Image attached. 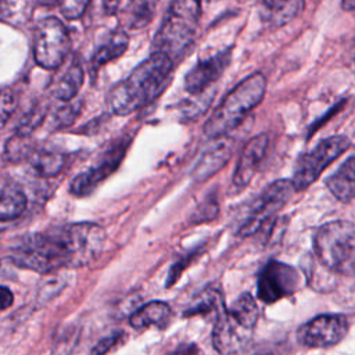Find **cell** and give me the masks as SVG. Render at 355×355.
Masks as SVG:
<instances>
[{
  "instance_id": "obj_1",
  "label": "cell",
  "mask_w": 355,
  "mask_h": 355,
  "mask_svg": "<svg viewBox=\"0 0 355 355\" xmlns=\"http://www.w3.org/2000/svg\"><path fill=\"white\" fill-rule=\"evenodd\" d=\"M104 241L101 226L90 222L71 223L22 237L10 251V259L17 266L37 273L79 268L100 257Z\"/></svg>"
},
{
  "instance_id": "obj_2",
  "label": "cell",
  "mask_w": 355,
  "mask_h": 355,
  "mask_svg": "<svg viewBox=\"0 0 355 355\" xmlns=\"http://www.w3.org/2000/svg\"><path fill=\"white\" fill-rule=\"evenodd\" d=\"M175 61L153 51L107 94V107L114 115H129L154 101L168 86Z\"/></svg>"
},
{
  "instance_id": "obj_3",
  "label": "cell",
  "mask_w": 355,
  "mask_h": 355,
  "mask_svg": "<svg viewBox=\"0 0 355 355\" xmlns=\"http://www.w3.org/2000/svg\"><path fill=\"white\" fill-rule=\"evenodd\" d=\"M266 92V79L262 72H254L237 83L212 111L204 123V135L218 139L234 130L244 118L259 105Z\"/></svg>"
},
{
  "instance_id": "obj_4",
  "label": "cell",
  "mask_w": 355,
  "mask_h": 355,
  "mask_svg": "<svg viewBox=\"0 0 355 355\" xmlns=\"http://www.w3.org/2000/svg\"><path fill=\"white\" fill-rule=\"evenodd\" d=\"M201 15L200 0H172L154 36V51L180 60L193 44Z\"/></svg>"
},
{
  "instance_id": "obj_5",
  "label": "cell",
  "mask_w": 355,
  "mask_h": 355,
  "mask_svg": "<svg viewBox=\"0 0 355 355\" xmlns=\"http://www.w3.org/2000/svg\"><path fill=\"white\" fill-rule=\"evenodd\" d=\"M258 320V306L250 294L240 295L216 319L212 331L215 349L222 355L240 352L251 338Z\"/></svg>"
},
{
  "instance_id": "obj_6",
  "label": "cell",
  "mask_w": 355,
  "mask_h": 355,
  "mask_svg": "<svg viewBox=\"0 0 355 355\" xmlns=\"http://www.w3.org/2000/svg\"><path fill=\"white\" fill-rule=\"evenodd\" d=\"M313 251L326 269L355 276V225L347 220L322 225L313 237Z\"/></svg>"
},
{
  "instance_id": "obj_7",
  "label": "cell",
  "mask_w": 355,
  "mask_h": 355,
  "mask_svg": "<svg viewBox=\"0 0 355 355\" xmlns=\"http://www.w3.org/2000/svg\"><path fill=\"white\" fill-rule=\"evenodd\" d=\"M69 51V36L57 17L40 19L33 29L32 54L35 62L49 71L60 68Z\"/></svg>"
},
{
  "instance_id": "obj_8",
  "label": "cell",
  "mask_w": 355,
  "mask_h": 355,
  "mask_svg": "<svg viewBox=\"0 0 355 355\" xmlns=\"http://www.w3.org/2000/svg\"><path fill=\"white\" fill-rule=\"evenodd\" d=\"M349 144L351 141L348 137L337 135L323 139L311 151L304 153L297 159L291 179L295 191L308 189L322 172L349 147Z\"/></svg>"
},
{
  "instance_id": "obj_9",
  "label": "cell",
  "mask_w": 355,
  "mask_h": 355,
  "mask_svg": "<svg viewBox=\"0 0 355 355\" xmlns=\"http://www.w3.org/2000/svg\"><path fill=\"white\" fill-rule=\"evenodd\" d=\"M294 191V184L288 179H279L270 183L250 208L245 220L239 229V234L247 237L262 229L284 207Z\"/></svg>"
},
{
  "instance_id": "obj_10",
  "label": "cell",
  "mask_w": 355,
  "mask_h": 355,
  "mask_svg": "<svg viewBox=\"0 0 355 355\" xmlns=\"http://www.w3.org/2000/svg\"><path fill=\"white\" fill-rule=\"evenodd\" d=\"M129 139L121 137L101 155L100 161L87 171L76 175L69 186V191L76 197H85L92 194L97 186L107 179L121 164L125 151L129 146Z\"/></svg>"
},
{
  "instance_id": "obj_11",
  "label": "cell",
  "mask_w": 355,
  "mask_h": 355,
  "mask_svg": "<svg viewBox=\"0 0 355 355\" xmlns=\"http://www.w3.org/2000/svg\"><path fill=\"white\" fill-rule=\"evenodd\" d=\"M300 286V273L290 265L270 261L258 279V298L266 304L291 295Z\"/></svg>"
},
{
  "instance_id": "obj_12",
  "label": "cell",
  "mask_w": 355,
  "mask_h": 355,
  "mask_svg": "<svg viewBox=\"0 0 355 355\" xmlns=\"http://www.w3.org/2000/svg\"><path fill=\"white\" fill-rule=\"evenodd\" d=\"M348 331V320L343 315H319L298 329L300 344L309 348H326L337 344Z\"/></svg>"
},
{
  "instance_id": "obj_13",
  "label": "cell",
  "mask_w": 355,
  "mask_h": 355,
  "mask_svg": "<svg viewBox=\"0 0 355 355\" xmlns=\"http://www.w3.org/2000/svg\"><path fill=\"white\" fill-rule=\"evenodd\" d=\"M232 58L229 49L222 50L205 60H200L184 76V89L193 96L201 94L209 85L216 82Z\"/></svg>"
},
{
  "instance_id": "obj_14",
  "label": "cell",
  "mask_w": 355,
  "mask_h": 355,
  "mask_svg": "<svg viewBox=\"0 0 355 355\" xmlns=\"http://www.w3.org/2000/svg\"><path fill=\"white\" fill-rule=\"evenodd\" d=\"M266 148H268V136L263 133L257 135L255 137L247 141L237 161V165L232 178V189H234L236 191H240L248 186V183L255 176L258 168L262 164Z\"/></svg>"
},
{
  "instance_id": "obj_15",
  "label": "cell",
  "mask_w": 355,
  "mask_h": 355,
  "mask_svg": "<svg viewBox=\"0 0 355 355\" xmlns=\"http://www.w3.org/2000/svg\"><path fill=\"white\" fill-rule=\"evenodd\" d=\"M229 135L214 139L215 141L212 146L202 153L191 171V178L196 182H204L209 179L227 164L234 151V137L232 139Z\"/></svg>"
},
{
  "instance_id": "obj_16",
  "label": "cell",
  "mask_w": 355,
  "mask_h": 355,
  "mask_svg": "<svg viewBox=\"0 0 355 355\" xmlns=\"http://www.w3.org/2000/svg\"><path fill=\"white\" fill-rule=\"evenodd\" d=\"M85 80V72L76 60L72 61L65 72L54 82L51 87V94L60 101H71L80 90Z\"/></svg>"
},
{
  "instance_id": "obj_17",
  "label": "cell",
  "mask_w": 355,
  "mask_h": 355,
  "mask_svg": "<svg viewBox=\"0 0 355 355\" xmlns=\"http://www.w3.org/2000/svg\"><path fill=\"white\" fill-rule=\"evenodd\" d=\"M129 46V36L123 29H115L110 32L103 42L97 46L93 54V64L96 67H101L104 64H108L118 57H121Z\"/></svg>"
},
{
  "instance_id": "obj_18",
  "label": "cell",
  "mask_w": 355,
  "mask_h": 355,
  "mask_svg": "<svg viewBox=\"0 0 355 355\" xmlns=\"http://www.w3.org/2000/svg\"><path fill=\"white\" fill-rule=\"evenodd\" d=\"M171 316V308L164 301H151L139 308L129 319L135 329H147L151 326H165Z\"/></svg>"
},
{
  "instance_id": "obj_19",
  "label": "cell",
  "mask_w": 355,
  "mask_h": 355,
  "mask_svg": "<svg viewBox=\"0 0 355 355\" xmlns=\"http://www.w3.org/2000/svg\"><path fill=\"white\" fill-rule=\"evenodd\" d=\"M157 0H129L118 11L121 22L133 29L146 26L154 14Z\"/></svg>"
},
{
  "instance_id": "obj_20",
  "label": "cell",
  "mask_w": 355,
  "mask_h": 355,
  "mask_svg": "<svg viewBox=\"0 0 355 355\" xmlns=\"http://www.w3.org/2000/svg\"><path fill=\"white\" fill-rule=\"evenodd\" d=\"M28 204L26 196L19 186L7 182L1 186V200H0V218L3 222L11 220L22 215Z\"/></svg>"
},
{
  "instance_id": "obj_21",
  "label": "cell",
  "mask_w": 355,
  "mask_h": 355,
  "mask_svg": "<svg viewBox=\"0 0 355 355\" xmlns=\"http://www.w3.org/2000/svg\"><path fill=\"white\" fill-rule=\"evenodd\" d=\"M28 159L32 169L44 178L55 176L65 164L62 154L49 150H33Z\"/></svg>"
},
{
  "instance_id": "obj_22",
  "label": "cell",
  "mask_w": 355,
  "mask_h": 355,
  "mask_svg": "<svg viewBox=\"0 0 355 355\" xmlns=\"http://www.w3.org/2000/svg\"><path fill=\"white\" fill-rule=\"evenodd\" d=\"M262 3L277 25L294 18L302 6V0H262Z\"/></svg>"
},
{
  "instance_id": "obj_23",
  "label": "cell",
  "mask_w": 355,
  "mask_h": 355,
  "mask_svg": "<svg viewBox=\"0 0 355 355\" xmlns=\"http://www.w3.org/2000/svg\"><path fill=\"white\" fill-rule=\"evenodd\" d=\"M226 308L223 306V301H222V295L219 294V291L216 290H208L200 301H197V304L187 309V312L184 313L186 316H191L196 313H214L215 319L225 311Z\"/></svg>"
},
{
  "instance_id": "obj_24",
  "label": "cell",
  "mask_w": 355,
  "mask_h": 355,
  "mask_svg": "<svg viewBox=\"0 0 355 355\" xmlns=\"http://www.w3.org/2000/svg\"><path fill=\"white\" fill-rule=\"evenodd\" d=\"M326 186L331 191V194L340 201L347 202L355 198V183L343 178L337 172L327 178Z\"/></svg>"
},
{
  "instance_id": "obj_25",
  "label": "cell",
  "mask_w": 355,
  "mask_h": 355,
  "mask_svg": "<svg viewBox=\"0 0 355 355\" xmlns=\"http://www.w3.org/2000/svg\"><path fill=\"white\" fill-rule=\"evenodd\" d=\"M25 140V136L21 135H18V137L10 139L4 147V157L12 162H17L22 158H29L33 150H28L29 147L26 146Z\"/></svg>"
},
{
  "instance_id": "obj_26",
  "label": "cell",
  "mask_w": 355,
  "mask_h": 355,
  "mask_svg": "<svg viewBox=\"0 0 355 355\" xmlns=\"http://www.w3.org/2000/svg\"><path fill=\"white\" fill-rule=\"evenodd\" d=\"M44 115H46V111H43L40 105L33 107L29 112L25 114V116L21 119L19 125L17 126L18 135L28 136L32 132V129H36V126L42 122Z\"/></svg>"
},
{
  "instance_id": "obj_27",
  "label": "cell",
  "mask_w": 355,
  "mask_h": 355,
  "mask_svg": "<svg viewBox=\"0 0 355 355\" xmlns=\"http://www.w3.org/2000/svg\"><path fill=\"white\" fill-rule=\"evenodd\" d=\"M89 3L90 0H60L58 7L65 18L78 19L85 14Z\"/></svg>"
},
{
  "instance_id": "obj_28",
  "label": "cell",
  "mask_w": 355,
  "mask_h": 355,
  "mask_svg": "<svg viewBox=\"0 0 355 355\" xmlns=\"http://www.w3.org/2000/svg\"><path fill=\"white\" fill-rule=\"evenodd\" d=\"M17 103H18L17 94L11 89H3V92H1V107H0L1 123L3 125H6L8 116L14 112V110L17 107Z\"/></svg>"
},
{
  "instance_id": "obj_29",
  "label": "cell",
  "mask_w": 355,
  "mask_h": 355,
  "mask_svg": "<svg viewBox=\"0 0 355 355\" xmlns=\"http://www.w3.org/2000/svg\"><path fill=\"white\" fill-rule=\"evenodd\" d=\"M78 104H67V107L64 108H60L58 112H57V121L61 123V125H69L73 122L75 116L78 115Z\"/></svg>"
},
{
  "instance_id": "obj_30",
  "label": "cell",
  "mask_w": 355,
  "mask_h": 355,
  "mask_svg": "<svg viewBox=\"0 0 355 355\" xmlns=\"http://www.w3.org/2000/svg\"><path fill=\"white\" fill-rule=\"evenodd\" d=\"M121 336L115 334V336H110L104 340H101L100 343H97V345L92 349L90 355H104L107 351H110L118 341H119Z\"/></svg>"
},
{
  "instance_id": "obj_31",
  "label": "cell",
  "mask_w": 355,
  "mask_h": 355,
  "mask_svg": "<svg viewBox=\"0 0 355 355\" xmlns=\"http://www.w3.org/2000/svg\"><path fill=\"white\" fill-rule=\"evenodd\" d=\"M337 173L355 183V154L344 161V164L338 168Z\"/></svg>"
},
{
  "instance_id": "obj_32",
  "label": "cell",
  "mask_w": 355,
  "mask_h": 355,
  "mask_svg": "<svg viewBox=\"0 0 355 355\" xmlns=\"http://www.w3.org/2000/svg\"><path fill=\"white\" fill-rule=\"evenodd\" d=\"M0 300H1V309L6 311L12 304V293L8 290V287L3 286L0 290Z\"/></svg>"
},
{
  "instance_id": "obj_33",
  "label": "cell",
  "mask_w": 355,
  "mask_h": 355,
  "mask_svg": "<svg viewBox=\"0 0 355 355\" xmlns=\"http://www.w3.org/2000/svg\"><path fill=\"white\" fill-rule=\"evenodd\" d=\"M341 7L345 11H355V0H341Z\"/></svg>"
},
{
  "instance_id": "obj_34",
  "label": "cell",
  "mask_w": 355,
  "mask_h": 355,
  "mask_svg": "<svg viewBox=\"0 0 355 355\" xmlns=\"http://www.w3.org/2000/svg\"><path fill=\"white\" fill-rule=\"evenodd\" d=\"M39 3L46 7H53L55 4H60V0H39Z\"/></svg>"
},
{
  "instance_id": "obj_35",
  "label": "cell",
  "mask_w": 355,
  "mask_h": 355,
  "mask_svg": "<svg viewBox=\"0 0 355 355\" xmlns=\"http://www.w3.org/2000/svg\"><path fill=\"white\" fill-rule=\"evenodd\" d=\"M257 355H276V354H270V352H263V354H257Z\"/></svg>"
}]
</instances>
